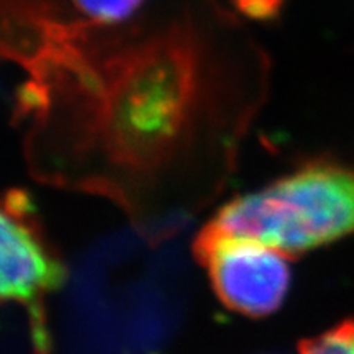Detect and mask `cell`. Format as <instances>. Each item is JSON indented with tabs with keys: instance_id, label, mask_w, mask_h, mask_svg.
Returning a JSON list of instances; mask_svg holds the SVG:
<instances>
[{
	"instance_id": "cell-1",
	"label": "cell",
	"mask_w": 354,
	"mask_h": 354,
	"mask_svg": "<svg viewBox=\"0 0 354 354\" xmlns=\"http://www.w3.org/2000/svg\"><path fill=\"white\" fill-rule=\"evenodd\" d=\"M3 51L26 73L15 118L38 180L110 198L149 228L220 192L268 64L214 0L118 25L74 19L56 0H3Z\"/></svg>"
},
{
	"instance_id": "cell-2",
	"label": "cell",
	"mask_w": 354,
	"mask_h": 354,
	"mask_svg": "<svg viewBox=\"0 0 354 354\" xmlns=\"http://www.w3.org/2000/svg\"><path fill=\"white\" fill-rule=\"evenodd\" d=\"M205 228L300 256L354 233V167L307 162L225 203Z\"/></svg>"
},
{
	"instance_id": "cell-3",
	"label": "cell",
	"mask_w": 354,
	"mask_h": 354,
	"mask_svg": "<svg viewBox=\"0 0 354 354\" xmlns=\"http://www.w3.org/2000/svg\"><path fill=\"white\" fill-rule=\"evenodd\" d=\"M0 277L3 302L19 304L28 313L35 353L48 354L44 304L63 286L66 266L44 234L33 201L21 189H10L3 197Z\"/></svg>"
},
{
	"instance_id": "cell-4",
	"label": "cell",
	"mask_w": 354,
	"mask_h": 354,
	"mask_svg": "<svg viewBox=\"0 0 354 354\" xmlns=\"http://www.w3.org/2000/svg\"><path fill=\"white\" fill-rule=\"evenodd\" d=\"M194 251L227 308L246 317H266L284 302L290 286L289 256L276 248L203 227Z\"/></svg>"
},
{
	"instance_id": "cell-5",
	"label": "cell",
	"mask_w": 354,
	"mask_h": 354,
	"mask_svg": "<svg viewBox=\"0 0 354 354\" xmlns=\"http://www.w3.org/2000/svg\"><path fill=\"white\" fill-rule=\"evenodd\" d=\"M82 19L99 25L125 24L140 13L146 0H69Z\"/></svg>"
},
{
	"instance_id": "cell-6",
	"label": "cell",
	"mask_w": 354,
	"mask_h": 354,
	"mask_svg": "<svg viewBox=\"0 0 354 354\" xmlns=\"http://www.w3.org/2000/svg\"><path fill=\"white\" fill-rule=\"evenodd\" d=\"M300 354H354V318L300 343Z\"/></svg>"
},
{
	"instance_id": "cell-7",
	"label": "cell",
	"mask_w": 354,
	"mask_h": 354,
	"mask_svg": "<svg viewBox=\"0 0 354 354\" xmlns=\"http://www.w3.org/2000/svg\"><path fill=\"white\" fill-rule=\"evenodd\" d=\"M282 0H236V8L254 20H269L279 13Z\"/></svg>"
}]
</instances>
